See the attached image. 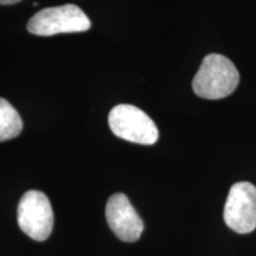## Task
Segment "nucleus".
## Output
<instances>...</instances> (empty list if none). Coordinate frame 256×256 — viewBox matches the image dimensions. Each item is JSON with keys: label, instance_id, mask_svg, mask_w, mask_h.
Instances as JSON below:
<instances>
[{"label": "nucleus", "instance_id": "1", "mask_svg": "<svg viewBox=\"0 0 256 256\" xmlns=\"http://www.w3.org/2000/svg\"><path fill=\"white\" fill-rule=\"evenodd\" d=\"M240 82V74L234 63L220 54L204 57L192 81L194 94L206 100H220L232 94Z\"/></svg>", "mask_w": 256, "mask_h": 256}, {"label": "nucleus", "instance_id": "2", "mask_svg": "<svg viewBox=\"0 0 256 256\" xmlns=\"http://www.w3.org/2000/svg\"><path fill=\"white\" fill-rule=\"evenodd\" d=\"M92 28L90 19L78 6L66 4L37 12L28 23V31L36 36L84 32Z\"/></svg>", "mask_w": 256, "mask_h": 256}, {"label": "nucleus", "instance_id": "3", "mask_svg": "<svg viewBox=\"0 0 256 256\" xmlns=\"http://www.w3.org/2000/svg\"><path fill=\"white\" fill-rule=\"evenodd\" d=\"M115 136L140 145H153L159 138L156 124L145 112L132 104L115 106L108 116Z\"/></svg>", "mask_w": 256, "mask_h": 256}, {"label": "nucleus", "instance_id": "4", "mask_svg": "<svg viewBox=\"0 0 256 256\" xmlns=\"http://www.w3.org/2000/svg\"><path fill=\"white\" fill-rule=\"evenodd\" d=\"M18 224L28 238L44 241L54 228V211L46 194L37 190L25 192L18 204Z\"/></svg>", "mask_w": 256, "mask_h": 256}, {"label": "nucleus", "instance_id": "5", "mask_svg": "<svg viewBox=\"0 0 256 256\" xmlns=\"http://www.w3.org/2000/svg\"><path fill=\"white\" fill-rule=\"evenodd\" d=\"M224 222L238 234H249L256 229V188L248 182H240L230 188Z\"/></svg>", "mask_w": 256, "mask_h": 256}, {"label": "nucleus", "instance_id": "6", "mask_svg": "<svg viewBox=\"0 0 256 256\" xmlns=\"http://www.w3.org/2000/svg\"><path fill=\"white\" fill-rule=\"evenodd\" d=\"M106 218L115 235L124 242L138 241L144 232L142 220L124 194L110 197L106 206Z\"/></svg>", "mask_w": 256, "mask_h": 256}, {"label": "nucleus", "instance_id": "7", "mask_svg": "<svg viewBox=\"0 0 256 256\" xmlns=\"http://www.w3.org/2000/svg\"><path fill=\"white\" fill-rule=\"evenodd\" d=\"M23 130V120L16 108L6 101L0 98V142L14 139Z\"/></svg>", "mask_w": 256, "mask_h": 256}, {"label": "nucleus", "instance_id": "8", "mask_svg": "<svg viewBox=\"0 0 256 256\" xmlns=\"http://www.w3.org/2000/svg\"><path fill=\"white\" fill-rule=\"evenodd\" d=\"M22 0H0V5H14Z\"/></svg>", "mask_w": 256, "mask_h": 256}]
</instances>
